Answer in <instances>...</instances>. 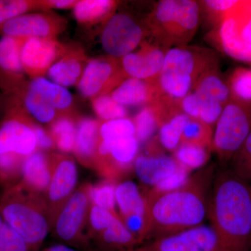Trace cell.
Wrapping results in <instances>:
<instances>
[{
  "label": "cell",
  "mask_w": 251,
  "mask_h": 251,
  "mask_svg": "<svg viewBox=\"0 0 251 251\" xmlns=\"http://www.w3.org/2000/svg\"><path fill=\"white\" fill-rule=\"evenodd\" d=\"M213 137L214 133L211 126L191 118L183 132L181 144H191L211 150Z\"/></svg>",
  "instance_id": "836d02e7"
},
{
  "label": "cell",
  "mask_w": 251,
  "mask_h": 251,
  "mask_svg": "<svg viewBox=\"0 0 251 251\" xmlns=\"http://www.w3.org/2000/svg\"><path fill=\"white\" fill-rule=\"evenodd\" d=\"M118 2L113 0H78L73 9L74 18L83 25L106 22L115 14Z\"/></svg>",
  "instance_id": "4316f807"
},
{
  "label": "cell",
  "mask_w": 251,
  "mask_h": 251,
  "mask_svg": "<svg viewBox=\"0 0 251 251\" xmlns=\"http://www.w3.org/2000/svg\"><path fill=\"white\" fill-rule=\"evenodd\" d=\"M6 110L0 120V156L14 154L26 158L37 150L32 128L35 120L25 112L15 97H6Z\"/></svg>",
  "instance_id": "52a82bcc"
},
{
  "label": "cell",
  "mask_w": 251,
  "mask_h": 251,
  "mask_svg": "<svg viewBox=\"0 0 251 251\" xmlns=\"http://www.w3.org/2000/svg\"><path fill=\"white\" fill-rule=\"evenodd\" d=\"M0 251H29L22 237L4 222L0 230Z\"/></svg>",
  "instance_id": "7bdbcfd3"
},
{
  "label": "cell",
  "mask_w": 251,
  "mask_h": 251,
  "mask_svg": "<svg viewBox=\"0 0 251 251\" xmlns=\"http://www.w3.org/2000/svg\"><path fill=\"white\" fill-rule=\"evenodd\" d=\"M90 182L77 188L59 212L51 233L64 245L82 251L93 250L87 236V226L91 204Z\"/></svg>",
  "instance_id": "8992f818"
},
{
  "label": "cell",
  "mask_w": 251,
  "mask_h": 251,
  "mask_svg": "<svg viewBox=\"0 0 251 251\" xmlns=\"http://www.w3.org/2000/svg\"><path fill=\"white\" fill-rule=\"evenodd\" d=\"M67 46L57 39H26L21 51V62L26 75L31 80L44 77L50 68L66 52Z\"/></svg>",
  "instance_id": "9a60e30c"
},
{
  "label": "cell",
  "mask_w": 251,
  "mask_h": 251,
  "mask_svg": "<svg viewBox=\"0 0 251 251\" xmlns=\"http://www.w3.org/2000/svg\"><path fill=\"white\" fill-rule=\"evenodd\" d=\"M110 95L117 103L126 108L152 104L159 98L160 92L156 81L127 77Z\"/></svg>",
  "instance_id": "ffe728a7"
},
{
  "label": "cell",
  "mask_w": 251,
  "mask_h": 251,
  "mask_svg": "<svg viewBox=\"0 0 251 251\" xmlns=\"http://www.w3.org/2000/svg\"><path fill=\"white\" fill-rule=\"evenodd\" d=\"M211 54L184 46L168 50L157 86L160 94L172 100H181L191 93L204 74L214 70Z\"/></svg>",
  "instance_id": "277c9868"
},
{
  "label": "cell",
  "mask_w": 251,
  "mask_h": 251,
  "mask_svg": "<svg viewBox=\"0 0 251 251\" xmlns=\"http://www.w3.org/2000/svg\"><path fill=\"white\" fill-rule=\"evenodd\" d=\"M231 160L230 171L243 181L251 184V132Z\"/></svg>",
  "instance_id": "ab89813d"
},
{
  "label": "cell",
  "mask_w": 251,
  "mask_h": 251,
  "mask_svg": "<svg viewBox=\"0 0 251 251\" xmlns=\"http://www.w3.org/2000/svg\"><path fill=\"white\" fill-rule=\"evenodd\" d=\"M214 178L209 167L190 176L177 189L160 192L150 188L145 195V241L161 239L202 225L208 214V190Z\"/></svg>",
  "instance_id": "6da1fadb"
},
{
  "label": "cell",
  "mask_w": 251,
  "mask_h": 251,
  "mask_svg": "<svg viewBox=\"0 0 251 251\" xmlns=\"http://www.w3.org/2000/svg\"><path fill=\"white\" fill-rule=\"evenodd\" d=\"M200 7L191 0H162L150 18L151 30L168 44L184 46L197 30Z\"/></svg>",
  "instance_id": "5b68a950"
},
{
  "label": "cell",
  "mask_w": 251,
  "mask_h": 251,
  "mask_svg": "<svg viewBox=\"0 0 251 251\" xmlns=\"http://www.w3.org/2000/svg\"><path fill=\"white\" fill-rule=\"evenodd\" d=\"M116 204L120 210V218L140 215L146 217L145 195L131 181L117 183L115 188Z\"/></svg>",
  "instance_id": "83f0119b"
},
{
  "label": "cell",
  "mask_w": 251,
  "mask_h": 251,
  "mask_svg": "<svg viewBox=\"0 0 251 251\" xmlns=\"http://www.w3.org/2000/svg\"><path fill=\"white\" fill-rule=\"evenodd\" d=\"M3 224H4V220H3L2 216H1V211H0V230H1Z\"/></svg>",
  "instance_id": "db71d44e"
},
{
  "label": "cell",
  "mask_w": 251,
  "mask_h": 251,
  "mask_svg": "<svg viewBox=\"0 0 251 251\" xmlns=\"http://www.w3.org/2000/svg\"><path fill=\"white\" fill-rule=\"evenodd\" d=\"M174 157L162 153L139 154L133 165V171L143 184L154 187L181 168Z\"/></svg>",
  "instance_id": "d6986e66"
},
{
  "label": "cell",
  "mask_w": 251,
  "mask_h": 251,
  "mask_svg": "<svg viewBox=\"0 0 251 251\" xmlns=\"http://www.w3.org/2000/svg\"><path fill=\"white\" fill-rule=\"evenodd\" d=\"M135 137L140 145L148 143L160 126V115L154 103L146 105L133 119Z\"/></svg>",
  "instance_id": "4dcf8cb0"
},
{
  "label": "cell",
  "mask_w": 251,
  "mask_h": 251,
  "mask_svg": "<svg viewBox=\"0 0 251 251\" xmlns=\"http://www.w3.org/2000/svg\"><path fill=\"white\" fill-rule=\"evenodd\" d=\"M118 213L112 212L100 206L91 204L87 226V236L91 242L119 217Z\"/></svg>",
  "instance_id": "d590c367"
},
{
  "label": "cell",
  "mask_w": 251,
  "mask_h": 251,
  "mask_svg": "<svg viewBox=\"0 0 251 251\" xmlns=\"http://www.w3.org/2000/svg\"><path fill=\"white\" fill-rule=\"evenodd\" d=\"M77 117L75 115L59 116L49 125L48 130L60 153L73 152L76 136Z\"/></svg>",
  "instance_id": "f1b7e54d"
},
{
  "label": "cell",
  "mask_w": 251,
  "mask_h": 251,
  "mask_svg": "<svg viewBox=\"0 0 251 251\" xmlns=\"http://www.w3.org/2000/svg\"><path fill=\"white\" fill-rule=\"evenodd\" d=\"M92 108L101 122L128 117L126 108L117 103L110 94L100 96L91 100Z\"/></svg>",
  "instance_id": "8d00e7d4"
},
{
  "label": "cell",
  "mask_w": 251,
  "mask_h": 251,
  "mask_svg": "<svg viewBox=\"0 0 251 251\" xmlns=\"http://www.w3.org/2000/svg\"><path fill=\"white\" fill-rule=\"evenodd\" d=\"M117 183L111 180L105 179L92 185L91 190V202L94 205L117 212L115 188Z\"/></svg>",
  "instance_id": "f35d334b"
},
{
  "label": "cell",
  "mask_w": 251,
  "mask_h": 251,
  "mask_svg": "<svg viewBox=\"0 0 251 251\" xmlns=\"http://www.w3.org/2000/svg\"><path fill=\"white\" fill-rule=\"evenodd\" d=\"M89 60L82 47L68 44L66 52L50 68L46 75L50 81L66 88L77 86Z\"/></svg>",
  "instance_id": "ac0fdd59"
},
{
  "label": "cell",
  "mask_w": 251,
  "mask_h": 251,
  "mask_svg": "<svg viewBox=\"0 0 251 251\" xmlns=\"http://www.w3.org/2000/svg\"><path fill=\"white\" fill-rule=\"evenodd\" d=\"M14 97L28 115L36 122L49 125L59 117L57 110L40 93L31 88L28 82Z\"/></svg>",
  "instance_id": "d4e9b609"
},
{
  "label": "cell",
  "mask_w": 251,
  "mask_h": 251,
  "mask_svg": "<svg viewBox=\"0 0 251 251\" xmlns=\"http://www.w3.org/2000/svg\"><path fill=\"white\" fill-rule=\"evenodd\" d=\"M230 11L221 19L219 31L220 42L224 52L232 58L250 62L251 45L241 39L237 21Z\"/></svg>",
  "instance_id": "603a6c76"
},
{
  "label": "cell",
  "mask_w": 251,
  "mask_h": 251,
  "mask_svg": "<svg viewBox=\"0 0 251 251\" xmlns=\"http://www.w3.org/2000/svg\"><path fill=\"white\" fill-rule=\"evenodd\" d=\"M148 244L161 251H232L221 240L215 229L204 225Z\"/></svg>",
  "instance_id": "5bb4252c"
},
{
  "label": "cell",
  "mask_w": 251,
  "mask_h": 251,
  "mask_svg": "<svg viewBox=\"0 0 251 251\" xmlns=\"http://www.w3.org/2000/svg\"><path fill=\"white\" fill-rule=\"evenodd\" d=\"M120 59L110 56L90 59L77 87L84 98L93 99L110 94L125 79Z\"/></svg>",
  "instance_id": "7c38bea8"
},
{
  "label": "cell",
  "mask_w": 251,
  "mask_h": 251,
  "mask_svg": "<svg viewBox=\"0 0 251 251\" xmlns=\"http://www.w3.org/2000/svg\"><path fill=\"white\" fill-rule=\"evenodd\" d=\"M43 251H99L97 249H94L91 251H82L78 249H74V248L69 247V246L64 245V244H55V245L51 246L46 248Z\"/></svg>",
  "instance_id": "f907efd6"
},
{
  "label": "cell",
  "mask_w": 251,
  "mask_h": 251,
  "mask_svg": "<svg viewBox=\"0 0 251 251\" xmlns=\"http://www.w3.org/2000/svg\"><path fill=\"white\" fill-rule=\"evenodd\" d=\"M6 101H7L6 97H5L4 94H0V120L4 116L5 110H6Z\"/></svg>",
  "instance_id": "f5cc1de1"
},
{
  "label": "cell",
  "mask_w": 251,
  "mask_h": 251,
  "mask_svg": "<svg viewBox=\"0 0 251 251\" xmlns=\"http://www.w3.org/2000/svg\"><path fill=\"white\" fill-rule=\"evenodd\" d=\"M210 149L182 143L174 151V158L178 163L188 171L198 169L207 163L210 156Z\"/></svg>",
  "instance_id": "1f68e13d"
},
{
  "label": "cell",
  "mask_w": 251,
  "mask_h": 251,
  "mask_svg": "<svg viewBox=\"0 0 251 251\" xmlns=\"http://www.w3.org/2000/svg\"><path fill=\"white\" fill-rule=\"evenodd\" d=\"M25 39L9 36L0 39V89L5 97L18 93L27 84L21 59Z\"/></svg>",
  "instance_id": "2e32d148"
},
{
  "label": "cell",
  "mask_w": 251,
  "mask_h": 251,
  "mask_svg": "<svg viewBox=\"0 0 251 251\" xmlns=\"http://www.w3.org/2000/svg\"><path fill=\"white\" fill-rule=\"evenodd\" d=\"M93 242L99 251H121L140 246L138 239L127 229L120 216Z\"/></svg>",
  "instance_id": "cb8c5ba5"
},
{
  "label": "cell",
  "mask_w": 251,
  "mask_h": 251,
  "mask_svg": "<svg viewBox=\"0 0 251 251\" xmlns=\"http://www.w3.org/2000/svg\"><path fill=\"white\" fill-rule=\"evenodd\" d=\"M78 0H40L41 11L51 9H74Z\"/></svg>",
  "instance_id": "681fc988"
},
{
  "label": "cell",
  "mask_w": 251,
  "mask_h": 251,
  "mask_svg": "<svg viewBox=\"0 0 251 251\" xmlns=\"http://www.w3.org/2000/svg\"><path fill=\"white\" fill-rule=\"evenodd\" d=\"M32 128L36 135L38 150L45 152L55 150V145L48 129L36 121L33 122Z\"/></svg>",
  "instance_id": "7dc6e473"
},
{
  "label": "cell",
  "mask_w": 251,
  "mask_h": 251,
  "mask_svg": "<svg viewBox=\"0 0 251 251\" xmlns=\"http://www.w3.org/2000/svg\"><path fill=\"white\" fill-rule=\"evenodd\" d=\"M145 36V29L134 18L115 14L104 23L100 43L108 56L120 59L141 45Z\"/></svg>",
  "instance_id": "8fae6325"
},
{
  "label": "cell",
  "mask_w": 251,
  "mask_h": 251,
  "mask_svg": "<svg viewBox=\"0 0 251 251\" xmlns=\"http://www.w3.org/2000/svg\"><path fill=\"white\" fill-rule=\"evenodd\" d=\"M0 211L5 224L22 237L28 250L39 251L51 232L45 194L19 181L5 188L0 196Z\"/></svg>",
  "instance_id": "3957f363"
},
{
  "label": "cell",
  "mask_w": 251,
  "mask_h": 251,
  "mask_svg": "<svg viewBox=\"0 0 251 251\" xmlns=\"http://www.w3.org/2000/svg\"><path fill=\"white\" fill-rule=\"evenodd\" d=\"M190 117L183 112H176L160 125L158 140L161 146L175 151L181 145V137Z\"/></svg>",
  "instance_id": "f546056e"
},
{
  "label": "cell",
  "mask_w": 251,
  "mask_h": 251,
  "mask_svg": "<svg viewBox=\"0 0 251 251\" xmlns=\"http://www.w3.org/2000/svg\"><path fill=\"white\" fill-rule=\"evenodd\" d=\"M201 101L202 99L201 96L195 91H192L184 98L180 100V105L183 113L187 115L190 118L199 120Z\"/></svg>",
  "instance_id": "bcb514c9"
},
{
  "label": "cell",
  "mask_w": 251,
  "mask_h": 251,
  "mask_svg": "<svg viewBox=\"0 0 251 251\" xmlns=\"http://www.w3.org/2000/svg\"><path fill=\"white\" fill-rule=\"evenodd\" d=\"M121 251H161L158 250V249H154L151 247L149 244H145V245H140L139 247L133 248V249H127V250H124Z\"/></svg>",
  "instance_id": "816d5d0a"
},
{
  "label": "cell",
  "mask_w": 251,
  "mask_h": 251,
  "mask_svg": "<svg viewBox=\"0 0 251 251\" xmlns=\"http://www.w3.org/2000/svg\"><path fill=\"white\" fill-rule=\"evenodd\" d=\"M200 96L201 97L202 101H201L199 120L211 126V125H214L219 120L223 110H224L223 104L214 99Z\"/></svg>",
  "instance_id": "ee69618b"
},
{
  "label": "cell",
  "mask_w": 251,
  "mask_h": 251,
  "mask_svg": "<svg viewBox=\"0 0 251 251\" xmlns=\"http://www.w3.org/2000/svg\"><path fill=\"white\" fill-rule=\"evenodd\" d=\"M207 216L211 227L230 250L251 251V184L230 170L218 172Z\"/></svg>",
  "instance_id": "7a4b0ae2"
},
{
  "label": "cell",
  "mask_w": 251,
  "mask_h": 251,
  "mask_svg": "<svg viewBox=\"0 0 251 251\" xmlns=\"http://www.w3.org/2000/svg\"><path fill=\"white\" fill-rule=\"evenodd\" d=\"M135 136V126L133 119H117L110 121H100L99 126V140L114 141Z\"/></svg>",
  "instance_id": "e575fe53"
},
{
  "label": "cell",
  "mask_w": 251,
  "mask_h": 251,
  "mask_svg": "<svg viewBox=\"0 0 251 251\" xmlns=\"http://www.w3.org/2000/svg\"><path fill=\"white\" fill-rule=\"evenodd\" d=\"M31 88L37 91L58 112L59 116L74 115V98L66 87L57 85L44 77L28 82Z\"/></svg>",
  "instance_id": "484cf974"
},
{
  "label": "cell",
  "mask_w": 251,
  "mask_h": 251,
  "mask_svg": "<svg viewBox=\"0 0 251 251\" xmlns=\"http://www.w3.org/2000/svg\"><path fill=\"white\" fill-rule=\"evenodd\" d=\"M230 12L237 21L241 39L251 45V1H239Z\"/></svg>",
  "instance_id": "60d3db41"
},
{
  "label": "cell",
  "mask_w": 251,
  "mask_h": 251,
  "mask_svg": "<svg viewBox=\"0 0 251 251\" xmlns=\"http://www.w3.org/2000/svg\"><path fill=\"white\" fill-rule=\"evenodd\" d=\"M193 91L202 97L217 100L223 105L228 100L230 93L228 87L214 70L204 74Z\"/></svg>",
  "instance_id": "d6a6232c"
},
{
  "label": "cell",
  "mask_w": 251,
  "mask_h": 251,
  "mask_svg": "<svg viewBox=\"0 0 251 251\" xmlns=\"http://www.w3.org/2000/svg\"><path fill=\"white\" fill-rule=\"evenodd\" d=\"M51 176L45 193L51 229L57 216L77 189L78 172L75 160L67 153H50Z\"/></svg>",
  "instance_id": "9c48e42d"
},
{
  "label": "cell",
  "mask_w": 251,
  "mask_h": 251,
  "mask_svg": "<svg viewBox=\"0 0 251 251\" xmlns=\"http://www.w3.org/2000/svg\"><path fill=\"white\" fill-rule=\"evenodd\" d=\"M251 132V114L240 104H227L216 124L212 150L221 161L232 159Z\"/></svg>",
  "instance_id": "ba28073f"
},
{
  "label": "cell",
  "mask_w": 251,
  "mask_h": 251,
  "mask_svg": "<svg viewBox=\"0 0 251 251\" xmlns=\"http://www.w3.org/2000/svg\"><path fill=\"white\" fill-rule=\"evenodd\" d=\"M166 52L144 41L139 50L122 57L120 64L127 77L154 81L163 68Z\"/></svg>",
  "instance_id": "e0dca14e"
},
{
  "label": "cell",
  "mask_w": 251,
  "mask_h": 251,
  "mask_svg": "<svg viewBox=\"0 0 251 251\" xmlns=\"http://www.w3.org/2000/svg\"><path fill=\"white\" fill-rule=\"evenodd\" d=\"M50 176L49 152L37 150L25 158L20 181L26 187L45 194Z\"/></svg>",
  "instance_id": "7402d4cb"
},
{
  "label": "cell",
  "mask_w": 251,
  "mask_h": 251,
  "mask_svg": "<svg viewBox=\"0 0 251 251\" xmlns=\"http://www.w3.org/2000/svg\"><path fill=\"white\" fill-rule=\"evenodd\" d=\"M206 9L211 14L215 15L222 19L225 15L236 7L239 1L230 0H207L204 1Z\"/></svg>",
  "instance_id": "c3c4849f"
},
{
  "label": "cell",
  "mask_w": 251,
  "mask_h": 251,
  "mask_svg": "<svg viewBox=\"0 0 251 251\" xmlns=\"http://www.w3.org/2000/svg\"><path fill=\"white\" fill-rule=\"evenodd\" d=\"M140 144L135 136L114 141L99 140L94 170L105 179L118 183L133 171Z\"/></svg>",
  "instance_id": "30bf717a"
},
{
  "label": "cell",
  "mask_w": 251,
  "mask_h": 251,
  "mask_svg": "<svg viewBox=\"0 0 251 251\" xmlns=\"http://www.w3.org/2000/svg\"><path fill=\"white\" fill-rule=\"evenodd\" d=\"M67 21L52 11L27 13L0 26V35L57 39L67 27Z\"/></svg>",
  "instance_id": "4fadbf2b"
},
{
  "label": "cell",
  "mask_w": 251,
  "mask_h": 251,
  "mask_svg": "<svg viewBox=\"0 0 251 251\" xmlns=\"http://www.w3.org/2000/svg\"><path fill=\"white\" fill-rule=\"evenodd\" d=\"M36 10L41 11L40 0H0V26Z\"/></svg>",
  "instance_id": "74e56055"
},
{
  "label": "cell",
  "mask_w": 251,
  "mask_h": 251,
  "mask_svg": "<svg viewBox=\"0 0 251 251\" xmlns=\"http://www.w3.org/2000/svg\"><path fill=\"white\" fill-rule=\"evenodd\" d=\"M100 123V120L91 117H79L77 120L76 136L73 153L81 165L93 170L99 143Z\"/></svg>",
  "instance_id": "44dd1931"
},
{
  "label": "cell",
  "mask_w": 251,
  "mask_h": 251,
  "mask_svg": "<svg viewBox=\"0 0 251 251\" xmlns=\"http://www.w3.org/2000/svg\"><path fill=\"white\" fill-rule=\"evenodd\" d=\"M189 178V171L181 166L174 174L151 188L160 192L173 191L186 184Z\"/></svg>",
  "instance_id": "f6af8a7d"
},
{
  "label": "cell",
  "mask_w": 251,
  "mask_h": 251,
  "mask_svg": "<svg viewBox=\"0 0 251 251\" xmlns=\"http://www.w3.org/2000/svg\"><path fill=\"white\" fill-rule=\"evenodd\" d=\"M231 90L235 98L244 102H251V70L239 69L230 79Z\"/></svg>",
  "instance_id": "b9f144b4"
}]
</instances>
